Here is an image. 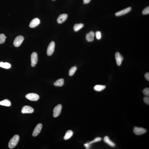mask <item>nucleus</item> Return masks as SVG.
<instances>
[{"mask_svg":"<svg viewBox=\"0 0 149 149\" xmlns=\"http://www.w3.org/2000/svg\"><path fill=\"white\" fill-rule=\"evenodd\" d=\"M146 79L149 81V72H148L146 73L144 75Z\"/></svg>","mask_w":149,"mask_h":149,"instance_id":"nucleus-29","label":"nucleus"},{"mask_svg":"<svg viewBox=\"0 0 149 149\" xmlns=\"http://www.w3.org/2000/svg\"><path fill=\"white\" fill-rule=\"evenodd\" d=\"M67 14H63L60 15L57 19V22L59 24H61L67 20Z\"/></svg>","mask_w":149,"mask_h":149,"instance_id":"nucleus-13","label":"nucleus"},{"mask_svg":"<svg viewBox=\"0 0 149 149\" xmlns=\"http://www.w3.org/2000/svg\"><path fill=\"white\" fill-rule=\"evenodd\" d=\"M24 39V37L22 36H18L14 39L13 42L14 46L16 47H18L22 44Z\"/></svg>","mask_w":149,"mask_h":149,"instance_id":"nucleus-4","label":"nucleus"},{"mask_svg":"<svg viewBox=\"0 0 149 149\" xmlns=\"http://www.w3.org/2000/svg\"><path fill=\"white\" fill-rule=\"evenodd\" d=\"M31 65L32 67H35L37 63L38 55L37 53L33 52L31 55Z\"/></svg>","mask_w":149,"mask_h":149,"instance_id":"nucleus-5","label":"nucleus"},{"mask_svg":"<svg viewBox=\"0 0 149 149\" xmlns=\"http://www.w3.org/2000/svg\"><path fill=\"white\" fill-rule=\"evenodd\" d=\"M25 97L28 99L32 101H36L38 100L39 98V96L37 94L34 93H30L25 96Z\"/></svg>","mask_w":149,"mask_h":149,"instance_id":"nucleus-2","label":"nucleus"},{"mask_svg":"<svg viewBox=\"0 0 149 149\" xmlns=\"http://www.w3.org/2000/svg\"><path fill=\"white\" fill-rule=\"evenodd\" d=\"M62 108V106L60 104H58L55 107L53 111V116L54 117H56L59 115L61 113Z\"/></svg>","mask_w":149,"mask_h":149,"instance_id":"nucleus-6","label":"nucleus"},{"mask_svg":"<svg viewBox=\"0 0 149 149\" xmlns=\"http://www.w3.org/2000/svg\"><path fill=\"white\" fill-rule=\"evenodd\" d=\"M6 36L3 34H0V44H2L5 42L6 40Z\"/></svg>","mask_w":149,"mask_h":149,"instance_id":"nucleus-23","label":"nucleus"},{"mask_svg":"<svg viewBox=\"0 0 149 149\" xmlns=\"http://www.w3.org/2000/svg\"><path fill=\"white\" fill-rule=\"evenodd\" d=\"M106 88L105 85H96L94 87V90L97 91H100L104 90Z\"/></svg>","mask_w":149,"mask_h":149,"instance_id":"nucleus-20","label":"nucleus"},{"mask_svg":"<svg viewBox=\"0 0 149 149\" xmlns=\"http://www.w3.org/2000/svg\"></svg>","mask_w":149,"mask_h":149,"instance_id":"nucleus-32","label":"nucleus"},{"mask_svg":"<svg viewBox=\"0 0 149 149\" xmlns=\"http://www.w3.org/2000/svg\"><path fill=\"white\" fill-rule=\"evenodd\" d=\"M40 21L39 19L36 18L33 19L30 22L29 26L31 28H35L39 25Z\"/></svg>","mask_w":149,"mask_h":149,"instance_id":"nucleus-12","label":"nucleus"},{"mask_svg":"<svg viewBox=\"0 0 149 149\" xmlns=\"http://www.w3.org/2000/svg\"><path fill=\"white\" fill-rule=\"evenodd\" d=\"M142 14H148L149 13V6L146 7L143 10L142 12Z\"/></svg>","mask_w":149,"mask_h":149,"instance_id":"nucleus-27","label":"nucleus"},{"mask_svg":"<svg viewBox=\"0 0 149 149\" xmlns=\"http://www.w3.org/2000/svg\"><path fill=\"white\" fill-rule=\"evenodd\" d=\"M84 146L85 147L86 149H89L90 148L91 145L88 143L85 144H84Z\"/></svg>","mask_w":149,"mask_h":149,"instance_id":"nucleus-30","label":"nucleus"},{"mask_svg":"<svg viewBox=\"0 0 149 149\" xmlns=\"http://www.w3.org/2000/svg\"><path fill=\"white\" fill-rule=\"evenodd\" d=\"M143 93L144 94L147 96H149V89L148 88H146L144 89L143 91Z\"/></svg>","mask_w":149,"mask_h":149,"instance_id":"nucleus-26","label":"nucleus"},{"mask_svg":"<svg viewBox=\"0 0 149 149\" xmlns=\"http://www.w3.org/2000/svg\"><path fill=\"white\" fill-rule=\"evenodd\" d=\"M91 0H83L84 4H87L89 3L91 1Z\"/></svg>","mask_w":149,"mask_h":149,"instance_id":"nucleus-31","label":"nucleus"},{"mask_svg":"<svg viewBox=\"0 0 149 149\" xmlns=\"http://www.w3.org/2000/svg\"><path fill=\"white\" fill-rule=\"evenodd\" d=\"M115 58L117 65L118 66L120 65L123 59L122 55L120 53L117 52L115 54Z\"/></svg>","mask_w":149,"mask_h":149,"instance_id":"nucleus-10","label":"nucleus"},{"mask_svg":"<svg viewBox=\"0 0 149 149\" xmlns=\"http://www.w3.org/2000/svg\"><path fill=\"white\" fill-rule=\"evenodd\" d=\"M34 112L33 108L28 106H25L23 107L21 110V112L23 114H31Z\"/></svg>","mask_w":149,"mask_h":149,"instance_id":"nucleus-9","label":"nucleus"},{"mask_svg":"<svg viewBox=\"0 0 149 149\" xmlns=\"http://www.w3.org/2000/svg\"><path fill=\"white\" fill-rule=\"evenodd\" d=\"M20 139L19 136L17 135H15L12 137L8 143V147L10 149H12L17 144Z\"/></svg>","mask_w":149,"mask_h":149,"instance_id":"nucleus-1","label":"nucleus"},{"mask_svg":"<svg viewBox=\"0 0 149 149\" xmlns=\"http://www.w3.org/2000/svg\"><path fill=\"white\" fill-rule=\"evenodd\" d=\"M77 68L75 66L72 67L71 68L69 71V74L70 76H73L75 73Z\"/></svg>","mask_w":149,"mask_h":149,"instance_id":"nucleus-22","label":"nucleus"},{"mask_svg":"<svg viewBox=\"0 0 149 149\" xmlns=\"http://www.w3.org/2000/svg\"><path fill=\"white\" fill-rule=\"evenodd\" d=\"M101 138L100 137H97L95 138V139L92 140V141H91L90 142H89V144H90L91 145V144L94 143H95V142H99L101 140Z\"/></svg>","mask_w":149,"mask_h":149,"instance_id":"nucleus-24","label":"nucleus"},{"mask_svg":"<svg viewBox=\"0 0 149 149\" xmlns=\"http://www.w3.org/2000/svg\"><path fill=\"white\" fill-rule=\"evenodd\" d=\"M64 84V80L63 79H60L56 81L54 83V85L56 86L61 87Z\"/></svg>","mask_w":149,"mask_h":149,"instance_id":"nucleus-16","label":"nucleus"},{"mask_svg":"<svg viewBox=\"0 0 149 149\" xmlns=\"http://www.w3.org/2000/svg\"><path fill=\"white\" fill-rule=\"evenodd\" d=\"M0 105L9 107L11 105V102L8 99H6L0 102Z\"/></svg>","mask_w":149,"mask_h":149,"instance_id":"nucleus-18","label":"nucleus"},{"mask_svg":"<svg viewBox=\"0 0 149 149\" xmlns=\"http://www.w3.org/2000/svg\"><path fill=\"white\" fill-rule=\"evenodd\" d=\"M133 132L134 133L137 135H140L145 133L147 131L144 128L141 127H135L133 129Z\"/></svg>","mask_w":149,"mask_h":149,"instance_id":"nucleus-7","label":"nucleus"},{"mask_svg":"<svg viewBox=\"0 0 149 149\" xmlns=\"http://www.w3.org/2000/svg\"><path fill=\"white\" fill-rule=\"evenodd\" d=\"M11 66V65L9 63H4L2 62H0V67L8 69L10 68Z\"/></svg>","mask_w":149,"mask_h":149,"instance_id":"nucleus-19","label":"nucleus"},{"mask_svg":"<svg viewBox=\"0 0 149 149\" xmlns=\"http://www.w3.org/2000/svg\"><path fill=\"white\" fill-rule=\"evenodd\" d=\"M144 101V103L147 104H149V98L148 97H144L143 99Z\"/></svg>","mask_w":149,"mask_h":149,"instance_id":"nucleus-28","label":"nucleus"},{"mask_svg":"<svg viewBox=\"0 0 149 149\" xmlns=\"http://www.w3.org/2000/svg\"><path fill=\"white\" fill-rule=\"evenodd\" d=\"M42 127V125L41 123H39L36 126L32 134L33 137L37 136L41 132Z\"/></svg>","mask_w":149,"mask_h":149,"instance_id":"nucleus-8","label":"nucleus"},{"mask_svg":"<svg viewBox=\"0 0 149 149\" xmlns=\"http://www.w3.org/2000/svg\"><path fill=\"white\" fill-rule=\"evenodd\" d=\"M104 142L106 144H107L110 147H114L115 146V144L107 136H106L104 137Z\"/></svg>","mask_w":149,"mask_h":149,"instance_id":"nucleus-15","label":"nucleus"},{"mask_svg":"<svg viewBox=\"0 0 149 149\" xmlns=\"http://www.w3.org/2000/svg\"><path fill=\"white\" fill-rule=\"evenodd\" d=\"M96 37L97 40H100L101 38V33L100 32L98 31L96 33Z\"/></svg>","mask_w":149,"mask_h":149,"instance_id":"nucleus-25","label":"nucleus"},{"mask_svg":"<svg viewBox=\"0 0 149 149\" xmlns=\"http://www.w3.org/2000/svg\"><path fill=\"white\" fill-rule=\"evenodd\" d=\"M132 9L131 7H129L125 9L116 13L115 15L116 16H118L123 15L131 11Z\"/></svg>","mask_w":149,"mask_h":149,"instance_id":"nucleus-11","label":"nucleus"},{"mask_svg":"<svg viewBox=\"0 0 149 149\" xmlns=\"http://www.w3.org/2000/svg\"><path fill=\"white\" fill-rule=\"evenodd\" d=\"M94 33L93 31H91L87 34L86 36V39L88 42H92L94 39Z\"/></svg>","mask_w":149,"mask_h":149,"instance_id":"nucleus-14","label":"nucleus"},{"mask_svg":"<svg viewBox=\"0 0 149 149\" xmlns=\"http://www.w3.org/2000/svg\"><path fill=\"white\" fill-rule=\"evenodd\" d=\"M73 134V132L71 130H68L65 134L64 139L65 140L69 139L71 138Z\"/></svg>","mask_w":149,"mask_h":149,"instance_id":"nucleus-17","label":"nucleus"},{"mask_svg":"<svg viewBox=\"0 0 149 149\" xmlns=\"http://www.w3.org/2000/svg\"><path fill=\"white\" fill-rule=\"evenodd\" d=\"M84 26V24L82 23L78 24H75L74 27V31L77 32L79 31Z\"/></svg>","mask_w":149,"mask_h":149,"instance_id":"nucleus-21","label":"nucleus"},{"mask_svg":"<svg viewBox=\"0 0 149 149\" xmlns=\"http://www.w3.org/2000/svg\"><path fill=\"white\" fill-rule=\"evenodd\" d=\"M55 47V43L54 41L50 42L48 46L47 54L48 56H51L53 53Z\"/></svg>","mask_w":149,"mask_h":149,"instance_id":"nucleus-3","label":"nucleus"}]
</instances>
